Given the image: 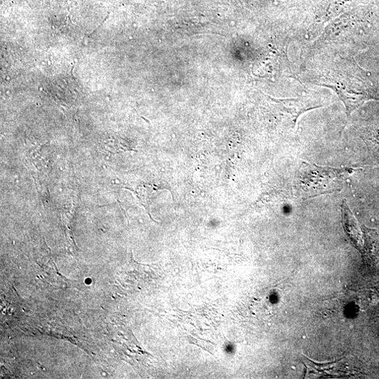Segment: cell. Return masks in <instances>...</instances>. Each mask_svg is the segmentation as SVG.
<instances>
[{
    "label": "cell",
    "instance_id": "cell-1",
    "mask_svg": "<svg viewBox=\"0 0 379 379\" xmlns=\"http://www.w3.org/2000/svg\"><path fill=\"white\" fill-rule=\"evenodd\" d=\"M353 171L354 169L350 168L336 169L303 162L297 187L300 193L307 198L331 194L340 191Z\"/></svg>",
    "mask_w": 379,
    "mask_h": 379
},
{
    "label": "cell",
    "instance_id": "cell-2",
    "mask_svg": "<svg viewBox=\"0 0 379 379\" xmlns=\"http://www.w3.org/2000/svg\"><path fill=\"white\" fill-rule=\"evenodd\" d=\"M274 102L280 104L283 110L290 115V119L294 128L296 124L298 117L306 111L318 108L321 106L314 103L308 98L274 99Z\"/></svg>",
    "mask_w": 379,
    "mask_h": 379
},
{
    "label": "cell",
    "instance_id": "cell-3",
    "mask_svg": "<svg viewBox=\"0 0 379 379\" xmlns=\"http://www.w3.org/2000/svg\"><path fill=\"white\" fill-rule=\"evenodd\" d=\"M335 90L340 99L344 103L347 115L350 116L351 114L356 109L360 108L367 101L373 99L371 96L364 93H358L355 92H348L339 87L324 85Z\"/></svg>",
    "mask_w": 379,
    "mask_h": 379
},
{
    "label": "cell",
    "instance_id": "cell-4",
    "mask_svg": "<svg viewBox=\"0 0 379 379\" xmlns=\"http://www.w3.org/2000/svg\"><path fill=\"white\" fill-rule=\"evenodd\" d=\"M343 224L346 234L355 246L362 247V237L357 223L344 202L342 205Z\"/></svg>",
    "mask_w": 379,
    "mask_h": 379
}]
</instances>
